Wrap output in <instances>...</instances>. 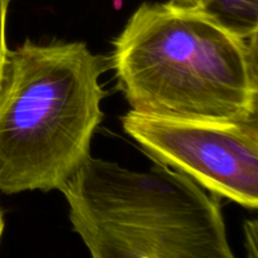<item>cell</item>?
<instances>
[{"label":"cell","mask_w":258,"mask_h":258,"mask_svg":"<svg viewBox=\"0 0 258 258\" xmlns=\"http://www.w3.org/2000/svg\"><path fill=\"white\" fill-rule=\"evenodd\" d=\"M257 39L234 34L198 9L144 3L113 40L111 68L134 111L248 120L258 116Z\"/></svg>","instance_id":"1"},{"label":"cell","mask_w":258,"mask_h":258,"mask_svg":"<svg viewBox=\"0 0 258 258\" xmlns=\"http://www.w3.org/2000/svg\"><path fill=\"white\" fill-rule=\"evenodd\" d=\"M107 60L83 42L8 52L0 86V191L60 190L90 154Z\"/></svg>","instance_id":"2"},{"label":"cell","mask_w":258,"mask_h":258,"mask_svg":"<svg viewBox=\"0 0 258 258\" xmlns=\"http://www.w3.org/2000/svg\"><path fill=\"white\" fill-rule=\"evenodd\" d=\"M60 191L93 258H233L221 203L185 173L87 156Z\"/></svg>","instance_id":"3"},{"label":"cell","mask_w":258,"mask_h":258,"mask_svg":"<svg viewBox=\"0 0 258 258\" xmlns=\"http://www.w3.org/2000/svg\"><path fill=\"white\" fill-rule=\"evenodd\" d=\"M121 123L158 163L183 171L214 196L258 208V116L217 121L131 110Z\"/></svg>","instance_id":"4"},{"label":"cell","mask_w":258,"mask_h":258,"mask_svg":"<svg viewBox=\"0 0 258 258\" xmlns=\"http://www.w3.org/2000/svg\"><path fill=\"white\" fill-rule=\"evenodd\" d=\"M196 9L239 37L258 35V0H199Z\"/></svg>","instance_id":"5"},{"label":"cell","mask_w":258,"mask_h":258,"mask_svg":"<svg viewBox=\"0 0 258 258\" xmlns=\"http://www.w3.org/2000/svg\"><path fill=\"white\" fill-rule=\"evenodd\" d=\"M9 3L10 0H0V86H2L3 77H4L8 52H9V48H8L7 45V35H5L7 14Z\"/></svg>","instance_id":"6"},{"label":"cell","mask_w":258,"mask_h":258,"mask_svg":"<svg viewBox=\"0 0 258 258\" xmlns=\"http://www.w3.org/2000/svg\"><path fill=\"white\" fill-rule=\"evenodd\" d=\"M170 4L176 5L180 8H186V9H196L199 0H170Z\"/></svg>","instance_id":"7"},{"label":"cell","mask_w":258,"mask_h":258,"mask_svg":"<svg viewBox=\"0 0 258 258\" xmlns=\"http://www.w3.org/2000/svg\"><path fill=\"white\" fill-rule=\"evenodd\" d=\"M3 231H4V218H3V212L0 211V238H2Z\"/></svg>","instance_id":"8"}]
</instances>
